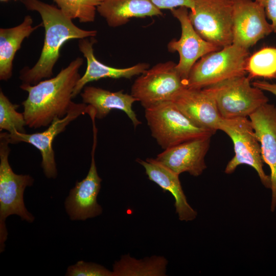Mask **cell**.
Wrapping results in <instances>:
<instances>
[{
	"label": "cell",
	"instance_id": "cell-11",
	"mask_svg": "<svg viewBox=\"0 0 276 276\" xmlns=\"http://www.w3.org/2000/svg\"><path fill=\"white\" fill-rule=\"evenodd\" d=\"M93 144L91 152V163L86 177L77 181L71 189L65 201V208L72 220L84 221L99 216L102 208L97 202V196L101 188L102 179L99 176L95 159L97 143V129L95 120H92Z\"/></svg>",
	"mask_w": 276,
	"mask_h": 276
},
{
	"label": "cell",
	"instance_id": "cell-2",
	"mask_svg": "<svg viewBox=\"0 0 276 276\" xmlns=\"http://www.w3.org/2000/svg\"><path fill=\"white\" fill-rule=\"evenodd\" d=\"M29 10L41 16L45 30L43 45L40 56L31 68L24 67L20 72L22 83L35 85L43 79L50 78L60 56V49L71 39L94 37L96 30H86L75 25L57 7L40 0H21Z\"/></svg>",
	"mask_w": 276,
	"mask_h": 276
},
{
	"label": "cell",
	"instance_id": "cell-29",
	"mask_svg": "<svg viewBox=\"0 0 276 276\" xmlns=\"http://www.w3.org/2000/svg\"><path fill=\"white\" fill-rule=\"evenodd\" d=\"M252 85L260 89L270 92L276 96V83H270L266 81L256 80Z\"/></svg>",
	"mask_w": 276,
	"mask_h": 276
},
{
	"label": "cell",
	"instance_id": "cell-24",
	"mask_svg": "<svg viewBox=\"0 0 276 276\" xmlns=\"http://www.w3.org/2000/svg\"><path fill=\"white\" fill-rule=\"evenodd\" d=\"M59 9L71 19L81 23L94 21L97 7L101 0H54Z\"/></svg>",
	"mask_w": 276,
	"mask_h": 276
},
{
	"label": "cell",
	"instance_id": "cell-17",
	"mask_svg": "<svg viewBox=\"0 0 276 276\" xmlns=\"http://www.w3.org/2000/svg\"><path fill=\"white\" fill-rule=\"evenodd\" d=\"M96 42L94 37L90 40L88 38L79 39L78 48L86 60V68L85 73L78 81L73 93L72 98H75L85 85L92 81L102 78H127L140 75L149 68L147 63H139L126 68H116L106 65L100 62L95 57L93 45Z\"/></svg>",
	"mask_w": 276,
	"mask_h": 276
},
{
	"label": "cell",
	"instance_id": "cell-4",
	"mask_svg": "<svg viewBox=\"0 0 276 276\" xmlns=\"http://www.w3.org/2000/svg\"><path fill=\"white\" fill-rule=\"evenodd\" d=\"M145 118L152 136L164 150L180 143L215 133L193 124L172 101L145 108Z\"/></svg>",
	"mask_w": 276,
	"mask_h": 276
},
{
	"label": "cell",
	"instance_id": "cell-23",
	"mask_svg": "<svg viewBox=\"0 0 276 276\" xmlns=\"http://www.w3.org/2000/svg\"><path fill=\"white\" fill-rule=\"evenodd\" d=\"M248 77L276 79V48L267 47L249 56L246 66Z\"/></svg>",
	"mask_w": 276,
	"mask_h": 276
},
{
	"label": "cell",
	"instance_id": "cell-5",
	"mask_svg": "<svg viewBox=\"0 0 276 276\" xmlns=\"http://www.w3.org/2000/svg\"><path fill=\"white\" fill-rule=\"evenodd\" d=\"M9 142L0 134V252L5 249L7 239L6 218L11 215L19 216L21 220L32 222L34 217L26 209L24 193L27 187L31 186L34 179L29 175L15 173L8 161L10 152Z\"/></svg>",
	"mask_w": 276,
	"mask_h": 276
},
{
	"label": "cell",
	"instance_id": "cell-21",
	"mask_svg": "<svg viewBox=\"0 0 276 276\" xmlns=\"http://www.w3.org/2000/svg\"><path fill=\"white\" fill-rule=\"evenodd\" d=\"M31 16L27 15L19 25L0 29V79L7 81L12 76L13 61L24 40L42 26H33Z\"/></svg>",
	"mask_w": 276,
	"mask_h": 276
},
{
	"label": "cell",
	"instance_id": "cell-22",
	"mask_svg": "<svg viewBox=\"0 0 276 276\" xmlns=\"http://www.w3.org/2000/svg\"><path fill=\"white\" fill-rule=\"evenodd\" d=\"M168 261L163 256H153L136 259L129 254L122 256L113 265V276H165Z\"/></svg>",
	"mask_w": 276,
	"mask_h": 276
},
{
	"label": "cell",
	"instance_id": "cell-3",
	"mask_svg": "<svg viewBox=\"0 0 276 276\" xmlns=\"http://www.w3.org/2000/svg\"><path fill=\"white\" fill-rule=\"evenodd\" d=\"M248 50L232 43L200 58L192 67L187 88L202 89L235 77L246 75Z\"/></svg>",
	"mask_w": 276,
	"mask_h": 276
},
{
	"label": "cell",
	"instance_id": "cell-20",
	"mask_svg": "<svg viewBox=\"0 0 276 276\" xmlns=\"http://www.w3.org/2000/svg\"><path fill=\"white\" fill-rule=\"evenodd\" d=\"M97 11L112 28L124 25L133 17L163 15L150 0H103Z\"/></svg>",
	"mask_w": 276,
	"mask_h": 276
},
{
	"label": "cell",
	"instance_id": "cell-10",
	"mask_svg": "<svg viewBox=\"0 0 276 276\" xmlns=\"http://www.w3.org/2000/svg\"><path fill=\"white\" fill-rule=\"evenodd\" d=\"M87 104L73 102L66 115L62 118H56L41 132L32 134L14 131L11 133H1L10 144L20 142L29 143L39 150L42 156L41 167L45 176L48 178H55L57 170L53 149V142L56 136L64 131L66 127L79 116L86 113Z\"/></svg>",
	"mask_w": 276,
	"mask_h": 276
},
{
	"label": "cell",
	"instance_id": "cell-16",
	"mask_svg": "<svg viewBox=\"0 0 276 276\" xmlns=\"http://www.w3.org/2000/svg\"><path fill=\"white\" fill-rule=\"evenodd\" d=\"M211 137L196 139L176 145L165 149L155 158L178 175L188 172L194 176H199L206 168L204 157Z\"/></svg>",
	"mask_w": 276,
	"mask_h": 276
},
{
	"label": "cell",
	"instance_id": "cell-31",
	"mask_svg": "<svg viewBox=\"0 0 276 276\" xmlns=\"http://www.w3.org/2000/svg\"><path fill=\"white\" fill-rule=\"evenodd\" d=\"M102 1H103V0H101Z\"/></svg>",
	"mask_w": 276,
	"mask_h": 276
},
{
	"label": "cell",
	"instance_id": "cell-12",
	"mask_svg": "<svg viewBox=\"0 0 276 276\" xmlns=\"http://www.w3.org/2000/svg\"><path fill=\"white\" fill-rule=\"evenodd\" d=\"M188 9L180 7L171 10L172 14L180 22L181 32L179 39H172L167 46L169 52H176L179 54L176 67L185 83L192 67L200 58L221 49L206 41L197 32L189 19Z\"/></svg>",
	"mask_w": 276,
	"mask_h": 276
},
{
	"label": "cell",
	"instance_id": "cell-15",
	"mask_svg": "<svg viewBox=\"0 0 276 276\" xmlns=\"http://www.w3.org/2000/svg\"><path fill=\"white\" fill-rule=\"evenodd\" d=\"M249 117L260 143L263 160L270 169L272 191L270 210L273 212L276 207V106L267 103Z\"/></svg>",
	"mask_w": 276,
	"mask_h": 276
},
{
	"label": "cell",
	"instance_id": "cell-18",
	"mask_svg": "<svg viewBox=\"0 0 276 276\" xmlns=\"http://www.w3.org/2000/svg\"><path fill=\"white\" fill-rule=\"evenodd\" d=\"M136 161L144 167L149 180L159 186L164 192L168 191L173 195L175 211L180 221H189L196 218L197 212L188 202L178 174L156 158H148L146 160L137 158Z\"/></svg>",
	"mask_w": 276,
	"mask_h": 276
},
{
	"label": "cell",
	"instance_id": "cell-27",
	"mask_svg": "<svg viewBox=\"0 0 276 276\" xmlns=\"http://www.w3.org/2000/svg\"><path fill=\"white\" fill-rule=\"evenodd\" d=\"M152 3L160 10H172L180 7H185L191 11L195 7V0H150Z\"/></svg>",
	"mask_w": 276,
	"mask_h": 276
},
{
	"label": "cell",
	"instance_id": "cell-1",
	"mask_svg": "<svg viewBox=\"0 0 276 276\" xmlns=\"http://www.w3.org/2000/svg\"><path fill=\"white\" fill-rule=\"evenodd\" d=\"M83 59L78 57L54 77L35 85L22 83L20 88L28 93L22 102L26 125L30 128L48 126L56 118H62L68 111L74 88L80 78L79 69Z\"/></svg>",
	"mask_w": 276,
	"mask_h": 276
},
{
	"label": "cell",
	"instance_id": "cell-13",
	"mask_svg": "<svg viewBox=\"0 0 276 276\" xmlns=\"http://www.w3.org/2000/svg\"><path fill=\"white\" fill-rule=\"evenodd\" d=\"M233 43L248 50L273 32L264 8L252 0H232Z\"/></svg>",
	"mask_w": 276,
	"mask_h": 276
},
{
	"label": "cell",
	"instance_id": "cell-19",
	"mask_svg": "<svg viewBox=\"0 0 276 276\" xmlns=\"http://www.w3.org/2000/svg\"><path fill=\"white\" fill-rule=\"evenodd\" d=\"M80 95L83 103L90 105L94 109L96 119L105 118L111 110L123 111L131 120L135 128L141 124L132 108L137 99L122 90L112 92L95 86H85Z\"/></svg>",
	"mask_w": 276,
	"mask_h": 276
},
{
	"label": "cell",
	"instance_id": "cell-28",
	"mask_svg": "<svg viewBox=\"0 0 276 276\" xmlns=\"http://www.w3.org/2000/svg\"><path fill=\"white\" fill-rule=\"evenodd\" d=\"M262 6L266 17L271 20L273 32H276V0H255Z\"/></svg>",
	"mask_w": 276,
	"mask_h": 276
},
{
	"label": "cell",
	"instance_id": "cell-30",
	"mask_svg": "<svg viewBox=\"0 0 276 276\" xmlns=\"http://www.w3.org/2000/svg\"><path fill=\"white\" fill-rule=\"evenodd\" d=\"M1 1H2V2H6V1H7L8 0H1Z\"/></svg>",
	"mask_w": 276,
	"mask_h": 276
},
{
	"label": "cell",
	"instance_id": "cell-7",
	"mask_svg": "<svg viewBox=\"0 0 276 276\" xmlns=\"http://www.w3.org/2000/svg\"><path fill=\"white\" fill-rule=\"evenodd\" d=\"M218 130L229 136L234 147L235 155L226 165L225 173H232L240 165L250 166L256 171L265 187L271 189L270 176L264 171L260 144L251 121L247 117L221 119Z\"/></svg>",
	"mask_w": 276,
	"mask_h": 276
},
{
	"label": "cell",
	"instance_id": "cell-14",
	"mask_svg": "<svg viewBox=\"0 0 276 276\" xmlns=\"http://www.w3.org/2000/svg\"><path fill=\"white\" fill-rule=\"evenodd\" d=\"M197 127L215 133L222 119L215 101L204 89L185 88L171 100Z\"/></svg>",
	"mask_w": 276,
	"mask_h": 276
},
{
	"label": "cell",
	"instance_id": "cell-8",
	"mask_svg": "<svg viewBox=\"0 0 276 276\" xmlns=\"http://www.w3.org/2000/svg\"><path fill=\"white\" fill-rule=\"evenodd\" d=\"M189 12L195 30L206 41L219 48L233 43L232 0H195Z\"/></svg>",
	"mask_w": 276,
	"mask_h": 276
},
{
	"label": "cell",
	"instance_id": "cell-25",
	"mask_svg": "<svg viewBox=\"0 0 276 276\" xmlns=\"http://www.w3.org/2000/svg\"><path fill=\"white\" fill-rule=\"evenodd\" d=\"M19 105L12 103L2 90L0 91V129L9 133L14 131L26 133L27 126L23 113L16 111Z\"/></svg>",
	"mask_w": 276,
	"mask_h": 276
},
{
	"label": "cell",
	"instance_id": "cell-6",
	"mask_svg": "<svg viewBox=\"0 0 276 276\" xmlns=\"http://www.w3.org/2000/svg\"><path fill=\"white\" fill-rule=\"evenodd\" d=\"M246 75L233 77L204 88L214 99L222 119L247 117L268 99Z\"/></svg>",
	"mask_w": 276,
	"mask_h": 276
},
{
	"label": "cell",
	"instance_id": "cell-9",
	"mask_svg": "<svg viewBox=\"0 0 276 276\" xmlns=\"http://www.w3.org/2000/svg\"><path fill=\"white\" fill-rule=\"evenodd\" d=\"M176 66V63L168 61L148 68L134 81L131 95L145 109L163 102L171 101L186 87Z\"/></svg>",
	"mask_w": 276,
	"mask_h": 276
},
{
	"label": "cell",
	"instance_id": "cell-26",
	"mask_svg": "<svg viewBox=\"0 0 276 276\" xmlns=\"http://www.w3.org/2000/svg\"><path fill=\"white\" fill-rule=\"evenodd\" d=\"M65 275L67 276H113V273L112 271L97 263L79 261L75 265L67 268Z\"/></svg>",
	"mask_w": 276,
	"mask_h": 276
}]
</instances>
